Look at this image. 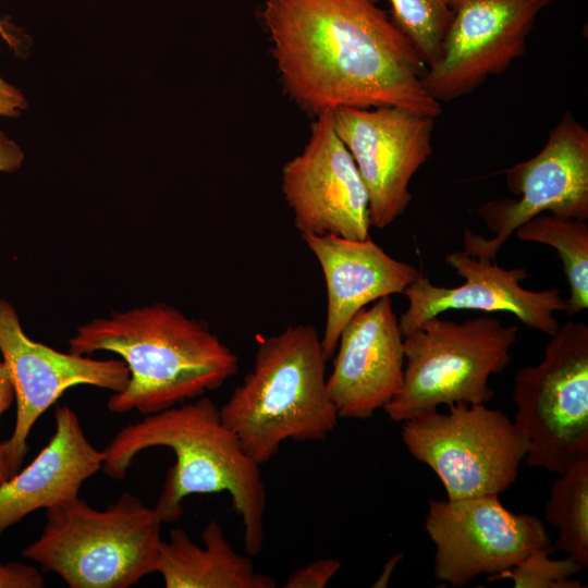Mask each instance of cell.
Masks as SVG:
<instances>
[{
    "label": "cell",
    "instance_id": "29",
    "mask_svg": "<svg viewBox=\"0 0 588 588\" xmlns=\"http://www.w3.org/2000/svg\"><path fill=\"white\" fill-rule=\"evenodd\" d=\"M402 559H403V554H396V555L391 556L384 564L379 577L373 581L372 587L375 588L387 587L390 581V577L393 571L395 569L396 565Z\"/></svg>",
    "mask_w": 588,
    "mask_h": 588
},
{
    "label": "cell",
    "instance_id": "6",
    "mask_svg": "<svg viewBox=\"0 0 588 588\" xmlns=\"http://www.w3.org/2000/svg\"><path fill=\"white\" fill-rule=\"evenodd\" d=\"M518 327L480 316L463 322L432 317L404 336V378L382 408L395 422L454 404H487L492 375L510 364Z\"/></svg>",
    "mask_w": 588,
    "mask_h": 588
},
{
    "label": "cell",
    "instance_id": "22",
    "mask_svg": "<svg viewBox=\"0 0 588 588\" xmlns=\"http://www.w3.org/2000/svg\"><path fill=\"white\" fill-rule=\"evenodd\" d=\"M379 1V0H376ZM389 16L427 68L434 63L452 20L451 0H385Z\"/></svg>",
    "mask_w": 588,
    "mask_h": 588
},
{
    "label": "cell",
    "instance_id": "20",
    "mask_svg": "<svg viewBox=\"0 0 588 588\" xmlns=\"http://www.w3.org/2000/svg\"><path fill=\"white\" fill-rule=\"evenodd\" d=\"M523 242L553 247L569 285L565 314L574 316L588 308V224L586 220L540 213L516 231Z\"/></svg>",
    "mask_w": 588,
    "mask_h": 588
},
{
    "label": "cell",
    "instance_id": "18",
    "mask_svg": "<svg viewBox=\"0 0 588 588\" xmlns=\"http://www.w3.org/2000/svg\"><path fill=\"white\" fill-rule=\"evenodd\" d=\"M54 424V433L33 462L0 485V535L36 510L78 498L83 482L102 468L105 451L88 441L72 408L58 406Z\"/></svg>",
    "mask_w": 588,
    "mask_h": 588
},
{
    "label": "cell",
    "instance_id": "17",
    "mask_svg": "<svg viewBox=\"0 0 588 588\" xmlns=\"http://www.w3.org/2000/svg\"><path fill=\"white\" fill-rule=\"evenodd\" d=\"M319 262L327 290L321 346L329 360L345 324L368 304L403 294L420 271L391 257L370 237L350 240L332 234L302 235Z\"/></svg>",
    "mask_w": 588,
    "mask_h": 588
},
{
    "label": "cell",
    "instance_id": "16",
    "mask_svg": "<svg viewBox=\"0 0 588 588\" xmlns=\"http://www.w3.org/2000/svg\"><path fill=\"white\" fill-rule=\"evenodd\" d=\"M333 355L327 387L339 417L371 418L396 395L404 378V335L390 296L345 324Z\"/></svg>",
    "mask_w": 588,
    "mask_h": 588
},
{
    "label": "cell",
    "instance_id": "15",
    "mask_svg": "<svg viewBox=\"0 0 588 588\" xmlns=\"http://www.w3.org/2000/svg\"><path fill=\"white\" fill-rule=\"evenodd\" d=\"M445 262L464 279L456 286L433 284L421 272L403 293L408 305L399 319L403 335L426 320L450 309L485 313H510L530 329L549 336L560 327L554 313L566 310V302L556 287L530 291L520 285L528 278L525 268H502L495 260L471 256L464 250L451 252Z\"/></svg>",
    "mask_w": 588,
    "mask_h": 588
},
{
    "label": "cell",
    "instance_id": "12",
    "mask_svg": "<svg viewBox=\"0 0 588 588\" xmlns=\"http://www.w3.org/2000/svg\"><path fill=\"white\" fill-rule=\"evenodd\" d=\"M554 0H451L452 20L439 59L422 76L438 102L471 94L526 52L539 14Z\"/></svg>",
    "mask_w": 588,
    "mask_h": 588
},
{
    "label": "cell",
    "instance_id": "2",
    "mask_svg": "<svg viewBox=\"0 0 588 588\" xmlns=\"http://www.w3.org/2000/svg\"><path fill=\"white\" fill-rule=\"evenodd\" d=\"M167 446L175 455L156 511L163 523L183 514V500L195 493L226 491L243 525L245 551L255 556L265 540L267 491L260 471L228 428L220 408L208 396L149 414L123 427L103 450L105 474L122 480L142 451Z\"/></svg>",
    "mask_w": 588,
    "mask_h": 588
},
{
    "label": "cell",
    "instance_id": "7",
    "mask_svg": "<svg viewBox=\"0 0 588 588\" xmlns=\"http://www.w3.org/2000/svg\"><path fill=\"white\" fill-rule=\"evenodd\" d=\"M403 421L409 454L442 482L448 500L500 494L517 479L526 458L524 433L502 411L486 404H454Z\"/></svg>",
    "mask_w": 588,
    "mask_h": 588
},
{
    "label": "cell",
    "instance_id": "23",
    "mask_svg": "<svg viewBox=\"0 0 588 588\" xmlns=\"http://www.w3.org/2000/svg\"><path fill=\"white\" fill-rule=\"evenodd\" d=\"M553 546L540 548L511 568L487 579H510L515 588H583L579 579H572L584 567L574 559H552Z\"/></svg>",
    "mask_w": 588,
    "mask_h": 588
},
{
    "label": "cell",
    "instance_id": "10",
    "mask_svg": "<svg viewBox=\"0 0 588 588\" xmlns=\"http://www.w3.org/2000/svg\"><path fill=\"white\" fill-rule=\"evenodd\" d=\"M425 530L436 548L434 578L457 588L478 576L499 574L551 546L538 516L509 511L498 494L431 500Z\"/></svg>",
    "mask_w": 588,
    "mask_h": 588
},
{
    "label": "cell",
    "instance_id": "1",
    "mask_svg": "<svg viewBox=\"0 0 588 588\" xmlns=\"http://www.w3.org/2000/svg\"><path fill=\"white\" fill-rule=\"evenodd\" d=\"M376 0H264L259 12L284 93L309 115L400 106L437 119L427 64Z\"/></svg>",
    "mask_w": 588,
    "mask_h": 588
},
{
    "label": "cell",
    "instance_id": "19",
    "mask_svg": "<svg viewBox=\"0 0 588 588\" xmlns=\"http://www.w3.org/2000/svg\"><path fill=\"white\" fill-rule=\"evenodd\" d=\"M204 547L182 528L161 540L157 571L167 588H274L275 581L255 571L248 556L238 554L222 527L210 520L201 531Z\"/></svg>",
    "mask_w": 588,
    "mask_h": 588
},
{
    "label": "cell",
    "instance_id": "14",
    "mask_svg": "<svg viewBox=\"0 0 588 588\" xmlns=\"http://www.w3.org/2000/svg\"><path fill=\"white\" fill-rule=\"evenodd\" d=\"M0 352L9 368L16 401L12 436L2 443L10 478L23 462L27 437L37 419L70 388L81 384L121 392L130 379L122 359H96L59 352L23 331L14 307L0 298Z\"/></svg>",
    "mask_w": 588,
    "mask_h": 588
},
{
    "label": "cell",
    "instance_id": "11",
    "mask_svg": "<svg viewBox=\"0 0 588 588\" xmlns=\"http://www.w3.org/2000/svg\"><path fill=\"white\" fill-rule=\"evenodd\" d=\"M331 114L366 186L370 223L384 229L412 201L409 184L432 154L436 119L392 105L340 107Z\"/></svg>",
    "mask_w": 588,
    "mask_h": 588
},
{
    "label": "cell",
    "instance_id": "13",
    "mask_svg": "<svg viewBox=\"0 0 588 588\" xmlns=\"http://www.w3.org/2000/svg\"><path fill=\"white\" fill-rule=\"evenodd\" d=\"M303 150L284 163L281 191L302 235L369 236L366 186L333 126L331 111L315 117Z\"/></svg>",
    "mask_w": 588,
    "mask_h": 588
},
{
    "label": "cell",
    "instance_id": "21",
    "mask_svg": "<svg viewBox=\"0 0 588 588\" xmlns=\"http://www.w3.org/2000/svg\"><path fill=\"white\" fill-rule=\"evenodd\" d=\"M558 475L544 505L548 524L560 531L553 548L585 568L588 566V458Z\"/></svg>",
    "mask_w": 588,
    "mask_h": 588
},
{
    "label": "cell",
    "instance_id": "28",
    "mask_svg": "<svg viewBox=\"0 0 588 588\" xmlns=\"http://www.w3.org/2000/svg\"><path fill=\"white\" fill-rule=\"evenodd\" d=\"M23 160L21 147L0 131V171L13 172L22 166Z\"/></svg>",
    "mask_w": 588,
    "mask_h": 588
},
{
    "label": "cell",
    "instance_id": "5",
    "mask_svg": "<svg viewBox=\"0 0 588 588\" xmlns=\"http://www.w3.org/2000/svg\"><path fill=\"white\" fill-rule=\"evenodd\" d=\"M162 523L130 492L103 511L78 497L46 510L41 535L22 554L70 588H127L156 573Z\"/></svg>",
    "mask_w": 588,
    "mask_h": 588
},
{
    "label": "cell",
    "instance_id": "4",
    "mask_svg": "<svg viewBox=\"0 0 588 588\" xmlns=\"http://www.w3.org/2000/svg\"><path fill=\"white\" fill-rule=\"evenodd\" d=\"M327 362L314 326H289L257 347L253 369L220 407L223 424L258 465L283 441L326 439L339 415L327 387Z\"/></svg>",
    "mask_w": 588,
    "mask_h": 588
},
{
    "label": "cell",
    "instance_id": "27",
    "mask_svg": "<svg viewBox=\"0 0 588 588\" xmlns=\"http://www.w3.org/2000/svg\"><path fill=\"white\" fill-rule=\"evenodd\" d=\"M13 399H15V394L11 375L8 366L2 362L0 363V417L10 408ZM8 479H10V476L4 463L2 443L0 442V485Z\"/></svg>",
    "mask_w": 588,
    "mask_h": 588
},
{
    "label": "cell",
    "instance_id": "24",
    "mask_svg": "<svg viewBox=\"0 0 588 588\" xmlns=\"http://www.w3.org/2000/svg\"><path fill=\"white\" fill-rule=\"evenodd\" d=\"M341 568V562L334 559H318L292 572L284 588H323Z\"/></svg>",
    "mask_w": 588,
    "mask_h": 588
},
{
    "label": "cell",
    "instance_id": "9",
    "mask_svg": "<svg viewBox=\"0 0 588 588\" xmlns=\"http://www.w3.org/2000/svg\"><path fill=\"white\" fill-rule=\"evenodd\" d=\"M513 197L497 198L477 213L494 233L491 238L464 230V252L495 260L500 248L531 218L549 212L588 219V130L565 111L541 150L505 171Z\"/></svg>",
    "mask_w": 588,
    "mask_h": 588
},
{
    "label": "cell",
    "instance_id": "8",
    "mask_svg": "<svg viewBox=\"0 0 588 588\" xmlns=\"http://www.w3.org/2000/svg\"><path fill=\"white\" fill-rule=\"evenodd\" d=\"M550 338L542 360L516 372L512 399L527 464L561 474L588 458V326L567 321Z\"/></svg>",
    "mask_w": 588,
    "mask_h": 588
},
{
    "label": "cell",
    "instance_id": "3",
    "mask_svg": "<svg viewBox=\"0 0 588 588\" xmlns=\"http://www.w3.org/2000/svg\"><path fill=\"white\" fill-rule=\"evenodd\" d=\"M118 354L126 387L107 403L112 413H158L219 389L238 370L237 355L203 322L164 303L112 313L77 328L69 352Z\"/></svg>",
    "mask_w": 588,
    "mask_h": 588
},
{
    "label": "cell",
    "instance_id": "26",
    "mask_svg": "<svg viewBox=\"0 0 588 588\" xmlns=\"http://www.w3.org/2000/svg\"><path fill=\"white\" fill-rule=\"evenodd\" d=\"M27 108L22 91L0 77V119L16 118Z\"/></svg>",
    "mask_w": 588,
    "mask_h": 588
},
{
    "label": "cell",
    "instance_id": "30",
    "mask_svg": "<svg viewBox=\"0 0 588 588\" xmlns=\"http://www.w3.org/2000/svg\"><path fill=\"white\" fill-rule=\"evenodd\" d=\"M0 34L10 42L12 44V39L8 33V30L4 28L3 24L0 22Z\"/></svg>",
    "mask_w": 588,
    "mask_h": 588
},
{
    "label": "cell",
    "instance_id": "25",
    "mask_svg": "<svg viewBox=\"0 0 588 588\" xmlns=\"http://www.w3.org/2000/svg\"><path fill=\"white\" fill-rule=\"evenodd\" d=\"M45 580L39 571L17 562L3 564L0 560V588H42Z\"/></svg>",
    "mask_w": 588,
    "mask_h": 588
}]
</instances>
